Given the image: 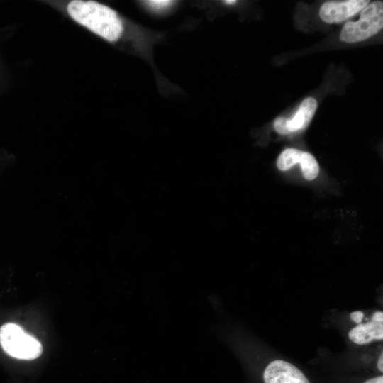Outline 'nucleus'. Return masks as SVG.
<instances>
[{"instance_id": "1", "label": "nucleus", "mask_w": 383, "mask_h": 383, "mask_svg": "<svg viewBox=\"0 0 383 383\" xmlns=\"http://www.w3.org/2000/svg\"><path fill=\"white\" fill-rule=\"evenodd\" d=\"M67 12L76 22L109 42L117 41L123 33L118 13L103 4L74 0L68 4Z\"/></svg>"}, {"instance_id": "2", "label": "nucleus", "mask_w": 383, "mask_h": 383, "mask_svg": "<svg viewBox=\"0 0 383 383\" xmlns=\"http://www.w3.org/2000/svg\"><path fill=\"white\" fill-rule=\"evenodd\" d=\"M0 345L9 356L33 360L43 353L41 343L18 324L6 323L0 327Z\"/></svg>"}, {"instance_id": "3", "label": "nucleus", "mask_w": 383, "mask_h": 383, "mask_svg": "<svg viewBox=\"0 0 383 383\" xmlns=\"http://www.w3.org/2000/svg\"><path fill=\"white\" fill-rule=\"evenodd\" d=\"M382 27L383 2L374 1L361 10L357 21H348L345 24L340 40L346 43L360 42L377 33Z\"/></svg>"}, {"instance_id": "4", "label": "nucleus", "mask_w": 383, "mask_h": 383, "mask_svg": "<svg viewBox=\"0 0 383 383\" xmlns=\"http://www.w3.org/2000/svg\"><path fill=\"white\" fill-rule=\"evenodd\" d=\"M368 4L365 0L327 1L321 6L319 15L326 23H338L351 17Z\"/></svg>"}, {"instance_id": "5", "label": "nucleus", "mask_w": 383, "mask_h": 383, "mask_svg": "<svg viewBox=\"0 0 383 383\" xmlns=\"http://www.w3.org/2000/svg\"><path fill=\"white\" fill-rule=\"evenodd\" d=\"M265 383H310L306 376L292 364L284 360H274L265 368Z\"/></svg>"}, {"instance_id": "6", "label": "nucleus", "mask_w": 383, "mask_h": 383, "mask_svg": "<svg viewBox=\"0 0 383 383\" xmlns=\"http://www.w3.org/2000/svg\"><path fill=\"white\" fill-rule=\"evenodd\" d=\"M351 341L358 345L368 343L374 340L383 339V313L375 312L371 321L366 323H358L348 333Z\"/></svg>"}, {"instance_id": "7", "label": "nucleus", "mask_w": 383, "mask_h": 383, "mask_svg": "<svg viewBox=\"0 0 383 383\" xmlns=\"http://www.w3.org/2000/svg\"><path fill=\"white\" fill-rule=\"evenodd\" d=\"M317 107L315 99H305L292 119L287 120V128L289 132L306 128L311 120Z\"/></svg>"}, {"instance_id": "8", "label": "nucleus", "mask_w": 383, "mask_h": 383, "mask_svg": "<svg viewBox=\"0 0 383 383\" xmlns=\"http://www.w3.org/2000/svg\"><path fill=\"white\" fill-rule=\"evenodd\" d=\"M299 163L306 179L312 180L317 177L319 172L318 164L311 153L301 151Z\"/></svg>"}, {"instance_id": "9", "label": "nucleus", "mask_w": 383, "mask_h": 383, "mask_svg": "<svg viewBox=\"0 0 383 383\" xmlns=\"http://www.w3.org/2000/svg\"><path fill=\"white\" fill-rule=\"evenodd\" d=\"M301 150L294 148L284 150L277 160V167L282 171L289 169L294 165L299 163Z\"/></svg>"}, {"instance_id": "10", "label": "nucleus", "mask_w": 383, "mask_h": 383, "mask_svg": "<svg viewBox=\"0 0 383 383\" xmlns=\"http://www.w3.org/2000/svg\"><path fill=\"white\" fill-rule=\"evenodd\" d=\"M173 1L168 0H151L146 1L145 4L151 9L159 11L168 9L173 4Z\"/></svg>"}, {"instance_id": "11", "label": "nucleus", "mask_w": 383, "mask_h": 383, "mask_svg": "<svg viewBox=\"0 0 383 383\" xmlns=\"http://www.w3.org/2000/svg\"><path fill=\"white\" fill-rule=\"evenodd\" d=\"M287 119L284 117L277 118L274 122L275 130L281 134H287L289 133L287 128Z\"/></svg>"}, {"instance_id": "12", "label": "nucleus", "mask_w": 383, "mask_h": 383, "mask_svg": "<svg viewBox=\"0 0 383 383\" xmlns=\"http://www.w3.org/2000/svg\"><path fill=\"white\" fill-rule=\"evenodd\" d=\"M364 313L360 311H353L350 313V318L357 323H360L363 318Z\"/></svg>"}, {"instance_id": "13", "label": "nucleus", "mask_w": 383, "mask_h": 383, "mask_svg": "<svg viewBox=\"0 0 383 383\" xmlns=\"http://www.w3.org/2000/svg\"><path fill=\"white\" fill-rule=\"evenodd\" d=\"M364 383H383V377L379 376L365 381Z\"/></svg>"}, {"instance_id": "14", "label": "nucleus", "mask_w": 383, "mask_h": 383, "mask_svg": "<svg viewBox=\"0 0 383 383\" xmlns=\"http://www.w3.org/2000/svg\"><path fill=\"white\" fill-rule=\"evenodd\" d=\"M377 367L381 372H383V354L382 353L379 357V360L377 362Z\"/></svg>"}, {"instance_id": "15", "label": "nucleus", "mask_w": 383, "mask_h": 383, "mask_svg": "<svg viewBox=\"0 0 383 383\" xmlns=\"http://www.w3.org/2000/svg\"><path fill=\"white\" fill-rule=\"evenodd\" d=\"M224 2L227 4H233L236 2V1L235 0H226V1H224Z\"/></svg>"}]
</instances>
